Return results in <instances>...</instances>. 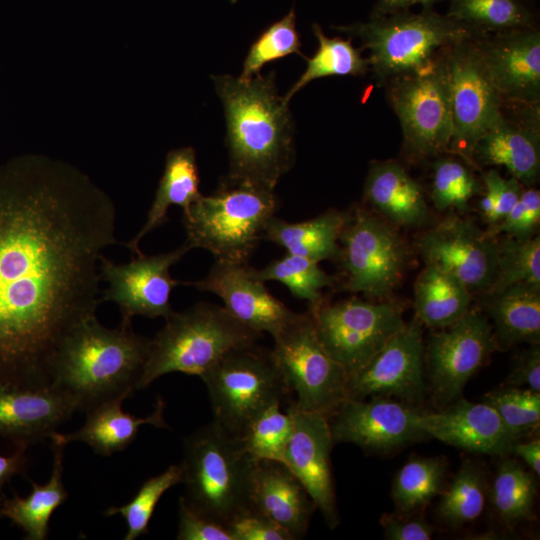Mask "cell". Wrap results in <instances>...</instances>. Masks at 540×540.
Segmentation results:
<instances>
[{
    "label": "cell",
    "instance_id": "obj_35",
    "mask_svg": "<svg viewBox=\"0 0 540 540\" xmlns=\"http://www.w3.org/2000/svg\"><path fill=\"white\" fill-rule=\"evenodd\" d=\"M447 462L440 457H414L394 476L391 498L397 512L416 514L442 493Z\"/></svg>",
    "mask_w": 540,
    "mask_h": 540
},
{
    "label": "cell",
    "instance_id": "obj_16",
    "mask_svg": "<svg viewBox=\"0 0 540 540\" xmlns=\"http://www.w3.org/2000/svg\"><path fill=\"white\" fill-rule=\"evenodd\" d=\"M488 230L459 216H449L423 233L417 248L432 264L462 282L471 293H485L496 275L498 241Z\"/></svg>",
    "mask_w": 540,
    "mask_h": 540
},
{
    "label": "cell",
    "instance_id": "obj_30",
    "mask_svg": "<svg viewBox=\"0 0 540 540\" xmlns=\"http://www.w3.org/2000/svg\"><path fill=\"white\" fill-rule=\"evenodd\" d=\"M347 213L329 210L312 219L289 222L273 216L267 224L263 239L285 249L286 253L320 263L337 261L340 255L339 235Z\"/></svg>",
    "mask_w": 540,
    "mask_h": 540
},
{
    "label": "cell",
    "instance_id": "obj_46",
    "mask_svg": "<svg viewBox=\"0 0 540 540\" xmlns=\"http://www.w3.org/2000/svg\"><path fill=\"white\" fill-rule=\"evenodd\" d=\"M540 224V192L534 188L524 189L519 200L496 226L489 228L493 235L504 233L520 241L536 236Z\"/></svg>",
    "mask_w": 540,
    "mask_h": 540
},
{
    "label": "cell",
    "instance_id": "obj_20",
    "mask_svg": "<svg viewBox=\"0 0 540 540\" xmlns=\"http://www.w3.org/2000/svg\"><path fill=\"white\" fill-rule=\"evenodd\" d=\"M182 284L219 296L235 319L273 339L299 315L274 297L265 282L251 274L247 264L215 260L204 278Z\"/></svg>",
    "mask_w": 540,
    "mask_h": 540
},
{
    "label": "cell",
    "instance_id": "obj_27",
    "mask_svg": "<svg viewBox=\"0 0 540 540\" xmlns=\"http://www.w3.org/2000/svg\"><path fill=\"white\" fill-rule=\"evenodd\" d=\"M123 399L105 402L86 413L84 425L71 433L54 432L52 442L67 445L80 441L88 444L97 454L110 456L126 449L136 438L142 425L168 428L164 420L165 402L158 397L154 411L146 417L126 413L121 406Z\"/></svg>",
    "mask_w": 540,
    "mask_h": 540
},
{
    "label": "cell",
    "instance_id": "obj_54",
    "mask_svg": "<svg viewBox=\"0 0 540 540\" xmlns=\"http://www.w3.org/2000/svg\"><path fill=\"white\" fill-rule=\"evenodd\" d=\"M1 502H2V498H0V505H1Z\"/></svg>",
    "mask_w": 540,
    "mask_h": 540
},
{
    "label": "cell",
    "instance_id": "obj_52",
    "mask_svg": "<svg viewBox=\"0 0 540 540\" xmlns=\"http://www.w3.org/2000/svg\"><path fill=\"white\" fill-rule=\"evenodd\" d=\"M438 1L441 0H378L372 11V17H383L405 12L415 5H422L427 9Z\"/></svg>",
    "mask_w": 540,
    "mask_h": 540
},
{
    "label": "cell",
    "instance_id": "obj_22",
    "mask_svg": "<svg viewBox=\"0 0 540 540\" xmlns=\"http://www.w3.org/2000/svg\"><path fill=\"white\" fill-rule=\"evenodd\" d=\"M418 423L428 437L473 453L508 456L516 442L484 402L459 398L440 411H422Z\"/></svg>",
    "mask_w": 540,
    "mask_h": 540
},
{
    "label": "cell",
    "instance_id": "obj_10",
    "mask_svg": "<svg viewBox=\"0 0 540 540\" xmlns=\"http://www.w3.org/2000/svg\"><path fill=\"white\" fill-rule=\"evenodd\" d=\"M341 288L371 299L389 296L403 277L409 252L394 226L364 208L347 213L339 235Z\"/></svg>",
    "mask_w": 540,
    "mask_h": 540
},
{
    "label": "cell",
    "instance_id": "obj_7",
    "mask_svg": "<svg viewBox=\"0 0 540 540\" xmlns=\"http://www.w3.org/2000/svg\"><path fill=\"white\" fill-rule=\"evenodd\" d=\"M360 39L370 53L369 69L380 84L416 72L451 45L483 35L469 26L431 11L371 17L366 22L335 27Z\"/></svg>",
    "mask_w": 540,
    "mask_h": 540
},
{
    "label": "cell",
    "instance_id": "obj_29",
    "mask_svg": "<svg viewBox=\"0 0 540 540\" xmlns=\"http://www.w3.org/2000/svg\"><path fill=\"white\" fill-rule=\"evenodd\" d=\"M199 184L195 150L192 147L171 150L166 156L163 175L148 211L147 219L138 233L126 244V247L133 254H141L139 248L141 240L169 220L168 210L171 206H179L185 212L192 203L202 196Z\"/></svg>",
    "mask_w": 540,
    "mask_h": 540
},
{
    "label": "cell",
    "instance_id": "obj_44",
    "mask_svg": "<svg viewBox=\"0 0 540 540\" xmlns=\"http://www.w3.org/2000/svg\"><path fill=\"white\" fill-rule=\"evenodd\" d=\"M301 42L296 29V15L290 10L283 18L270 25L252 43L244 60L241 80L259 75L263 66L290 54H299Z\"/></svg>",
    "mask_w": 540,
    "mask_h": 540
},
{
    "label": "cell",
    "instance_id": "obj_14",
    "mask_svg": "<svg viewBox=\"0 0 540 540\" xmlns=\"http://www.w3.org/2000/svg\"><path fill=\"white\" fill-rule=\"evenodd\" d=\"M497 350L492 325L478 309H471L452 325L430 335L424 356L429 390L445 407L461 398L472 376Z\"/></svg>",
    "mask_w": 540,
    "mask_h": 540
},
{
    "label": "cell",
    "instance_id": "obj_53",
    "mask_svg": "<svg viewBox=\"0 0 540 540\" xmlns=\"http://www.w3.org/2000/svg\"><path fill=\"white\" fill-rule=\"evenodd\" d=\"M511 453L520 457L535 475H540V440L538 438L526 442L516 441Z\"/></svg>",
    "mask_w": 540,
    "mask_h": 540
},
{
    "label": "cell",
    "instance_id": "obj_2",
    "mask_svg": "<svg viewBox=\"0 0 540 540\" xmlns=\"http://www.w3.org/2000/svg\"><path fill=\"white\" fill-rule=\"evenodd\" d=\"M224 107L229 172L224 177L275 191L295 161L294 125L274 72L241 80L212 77Z\"/></svg>",
    "mask_w": 540,
    "mask_h": 540
},
{
    "label": "cell",
    "instance_id": "obj_38",
    "mask_svg": "<svg viewBox=\"0 0 540 540\" xmlns=\"http://www.w3.org/2000/svg\"><path fill=\"white\" fill-rule=\"evenodd\" d=\"M446 15L481 34L527 28L531 24L530 14L517 0H450Z\"/></svg>",
    "mask_w": 540,
    "mask_h": 540
},
{
    "label": "cell",
    "instance_id": "obj_36",
    "mask_svg": "<svg viewBox=\"0 0 540 540\" xmlns=\"http://www.w3.org/2000/svg\"><path fill=\"white\" fill-rule=\"evenodd\" d=\"M313 32L318 48L311 58H307L305 71L282 97L287 104L299 90L313 80L329 76H360L369 71L368 59L353 46L350 37L329 38L317 24L313 25Z\"/></svg>",
    "mask_w": 540,
    "mask_h": 540
},
{
    "label": "cell",
    "instance_id": "obj_50",
    "mask_svg": "<svg viewBox=\"0 0 540 540\" xmlns=\"http://www.w3.org/2000/svg\"><path fill=\"white\" fill-rule=\"evenodd\" d=\"M506 382L509 386L540 392V343L518 354Z\"/></svg>",
    "mask_w": 540,
    "mask_h": 540
},
{
    "label": "cell",
    "instance_id": "obj_4",
    "mask_svg": "<svg viewBox=\"0 0 540 540\" xmlns=\"http://www.w3.org/2000/svg\"><path fill=\"white\" fill-rule=\"evenodd\" d=\"M182 481L186 504L197 514L227 528L251 510L256 460L240 440L211 422L184 438Z\"/></svg>",
    "mask_w": 540,
    "mask_h": 540
},
{
    "label": "cell",
    "instance_id": "obj_47",
    "mask_svg": "<svg viewBox=\"0 0 540 540\" xmlns=\"http://www.w3.org/2000/svg\"><path fill=\"white\" fill-rule=\"evenodd\" d=\"M227 530L232 540H293L281 526L254 509L236 517Z\"/></svg>",
    "mask_w": 540,
    "mask_h": 540
},
{
    "label": "cell",
    "instance_id": "obj_43",
    "mask_svg": "<svg viewBox=\"0 0 540 540\" xmlns=\"http://www.w3.org/2000/svg\"><path fill=\"white\" fill-rule=\"evenodd\" d=\"M181 481V465H171L161 474L146 480L130 502L119 507H110L105 514L121 515L127 525L124 540H135L149 533V522L160 498Z\"/></svg>",
    "mask_w": 540,
    "mask_h": 540
},
{
    "label": "cell",
    "instance_id": "obj_40",
    "mask_svg": "<svg viewBox=\"0 0 540 540\" xmlns=\"http://www.w3.org/2000/svg\"><path fill=\"white\" fill-rule=\"evenodd\" d=\"M527 284L540 287V238L520 241L507 237L498 241L496 275L486 292Z\"/></svg>",
    "mask_w": 540,
    "mask_h": 540
},
{
    "label": "cell",
    "instance_id": "obj_12",
    "mask_svg": "<svg viewBox=\"0 0 540 540\" xmlns=\"http://www.w3.org/2000/svg\"><path fill=\"white\" fill-rule=\"evenodd\" d=\"M317 335L349 378L361 371L405 325L401 310L388 302L357 297L309 307Z\"/></svg>",
    "mask_w": 540,
    "mask_h": 540
},
{
    "label": "cell",
    "instance_id": "obj_48",
    "mask_svg": "<svg viewBox=\"0 0 540 540\" xmlns=\"http://www.w3.org/2000/svg\"><path fill=\"white\" fill-rule=\"evenodd\" d=\"M178 540H232L227 528L194 512L179 498Z\"/></svg>",
    "mask_w": 540,
    "mask_h": 540
},
{
    "label": "cell",
    "instance_id": "obj_26",
    "mask_svg": "<svg viewBox=\"0 0 540 540\" xmlns=\"http://www.w3.org/2000/svg\"><path fill=\"white\" fill-rule=\"evenodd\" d=\"M364 200L387 222L399 227H419L429 219L420 185L396 161L371 164L364 184Z\"/></svg>",
    "mask_w": 540,
    "mask_h": 540
},
{
    "label": "cell",
    "instance_id": "obj_13",
    "mask_svg": "<svg viewBox=\"0 0 540 540\" xmlns=\"http://www.w3.org/2000/svg\"><path fill=\"white\" fill-rule=\"evenodd\" d=\"M479 36L446 49L453 134L448 152L470 163L474 145L503 115L500 95L484 62Z\"/></svg>",
    "mask_w": 540,
    "mask_h": 540
},
{
    "label": "cell",
    "instance_id": "obj_5",
    "mask_svg": "<svg viewBox=\"0 0 540 540\" xmlns=\"http://www.w3.org/2000/svg\"><path fill=\"white\" fill-rule=\"evenodd\" d=\"M278 208L275 191L223 177L212 194L183 212L185 242L216 261L247 264Z\"/></svg>",
    "mask_w": 540,
    "mask_h": 540
},
{
    "label": "cell",
    "instance_id": "obj_24",
    "mask_svg": "<svg viewBox=\"0 0 540 540\" xmlns=\"http://www.w3.org/2000/svg\"><path fill=\"white\" fill-rule=\"evenodd\" d=\"M77 411L64 391L49 386L30 390L0 387V436L15 447L49 438Z\"/></svg>",
    "mask_w": 540,
    "mask_h": 540
},
{
    "label": "cell",
    "instance_id": "obj_21",
    "mask_svg": "<svg viewBox=\"0 0 540 540\" xmlns=\"http://www.w3.org/2000/svg\"><path fill=\"white\" fill-rule=\"evenodd\" d=\"M484 62L503 101L540 102V33L527 27L479 37Z\"/></svg>",
    "mask_w": 540,
    "mask_h": 540
},
{
    "label": "cell",
    "instance_id": "obj_1",
    "mask_svg": "<svg viewBox=\"0 0 540 540\" xmlns=\"http://www.w3.org/2000/svg\"><path fill=\"white\" fill-rule=\"evenodd\" d=\"M116 207L77 167L39 154L0 165V387L52 386L69 336L96 317Z\"/></svg>",
    "mask_w": 540,
    "mask_h": 540
},
{
    "label": "cell",
    "instance_id": "obj_34",
    "mask_svg": "<svg viewBox=\"0 0 540 540\" xmlns=\"http://www.w3.org/2000/svg\"><path fill=\"white\" fill-rule=\"evenodd\" d=\"M441 494L436 508L441 523L457 528L475 521L484 510L488 494L484 467L478 461L465 460Z\"/></svg>",
    "mask_w": 540,
    "mask_h": 540
},
{
    "label": "cell",
    "instance_id": "obj_11",
    "mask_svg": "<svg viewBox=\"0 0 540 540\" xmlns=\"http://www.w3.org/2000/svg\"><path fill=\"white\" fill-rule=\"evenodd\" d=\"M271 349L295 405L328 419L347 399L348 376L322 345L310 313H299Z\"/></svg>",
    "mask_w": 540,
    "mask_h": 540
},
{
    "label": "cell",
    "instance_id": "obj_6",
    "mask_svg": "<svg viewBox=\"0 0 540 540\" xmlns=\"http://www.w3.org/2000/svg\"><path fill=\"white\" fill-rule=\"evenodd\" d=\"M165 320L150 340L137 390L172 372L201 377L229 350L263 336L235 319L224 306L208 302L173 311Z\"/></svg>",
    "mask_w": 540,
    "mask_h": 540
},
{
    "label": "cell",
    "instance_id": "obj_31",
    "mask_svg": "<svg viewBox=\"0 0 540 540\" xmlns=\"http://www.w3.org/2000/svg\"><path fill=\"white\" fill-rule=\"evenodd\" d=\"M65 445L52 442L53 468L49 481L39 485L33 481L31 493L22 498L14 495L2 499L0 517L10 519L26 534L28 540H44L53 512L68 498L63 484V458Z\"/></svg>",
    "mask_w": 540,
    "mask_h": 540
},
{
    "label": "cell",
    "instance_id": "obj_32",
    "mask_svg": "<svg viewBox=\"0 0 540 540\" xmlns=\"http://www.w3.org/2000/svg\"><path fill=\"white\" fill-rule=\"evenodd\" d=\"M471 291L458 279L432 264H425L414 287L416 318L429 327L446 328L469 310Z\"/></svg>",
    "mask_w": 540,
    "mask_h": 540
},
{
    "label": "cell",
    "instance_id": "obj_19",
    "mask_svg": "<svg viewBox=\"0 0 540 540\" xmlns=\"http://www.w3.org/2000/svg\"><path fill=\"white\" fill-rule=\"evenodd\" d=\"M286 411L293 421L284 464L294 473L322 514L327 526L340 522L331 467L333 441L329 419L317 412L304 411L289 401Z\"/></svg>",
    "mask_w": 540,
    "mask_h": 540
},
{
    "label": "cell",
    "instance_id": "obj_51",
    "mask_svg": "<svg viewBox=\"0 0 540 540\" xmlns=\"http://www.w3.org/2000/svg\"><path fill=\"white\" fill-rule=\"evenodd\" d=\"M26 446H17L8 455L0 454V490L13 476L23 474L27 468Z\"/></svg>",
    "mask_w": 540,
    "mask_h": 540
},
{
    "label": "cell",
    "instance_id": "obj_37",
    "mask_svg": "<svg viewBox=\"0 0 540 540\" xmlns=\"http://www.w3.org/2000/svg\"><path fill=\"white\" fill-rule=\"evenodd\" d=\"M251 274L260 281H278L292 296L306 300L309 307L324 300L322 291L335 285V277L327 274L319 263L308 258L286 253L260 269L250 267Z\"/></svg>",
    "mask_w": 540,
    "mask_h": 540
},
{
    "label": "cell",
    "instance_id": "obj_39",
    "mask_svg": "<svg viewBox=\"0 0 540 540\" xmlns=\"http://www.w3.org/2000/svg\"><path fill=\"white\" fill-rule=\"evenodd\" d=\"M275 404L254 417L238 439L249 455L258 460L284 463L286 449L293 428L291 415Z\"/></svg>",
    "mask_w": 540,
    "mask_h": 540
},
{
    "label": "cell",
    "instance_id": "obj_49",
    "mask_svg": "<svg viewBox=\"0 0 540 540\" xmlns=\"http://www.w3.org/2000/svg\"><path fill=\"white\" fill-rule=\"evenodd\" d=\"M380 523L384 537L389 540H430L433 527L416 514H383Z\"/></svg>",
    "mask_w": 540,
    "mask_h": 540
},
{
    "label": "cell",
    "instance_id": "obj_25",
    "mask_svg": "<svg viewBox=\"0 0 540 540\" xmlns=\"http://www.w3.org/2000/svg\"><path fill=\"white\" fill-rule=\"evenodd\" d=\"M250 498L252 509L281 526L293 540L305 536L316 509L299 479L279 461H256Z\"/></svg>",
    "mask_w": 540,
    "mask_h": 540
},
{
    "label": "cell",
    "instance_id": "obj_17",
    "mask_svg": "<svg viewBox=\"0 0 540 540\" xmlns=\"http://www.w3.org/2000/svg\"><path fill=\"white\" fill-rule=\"evenodd\" d=\"M422 325L416 317L405 323L361 371L349 378L347 399L392 397L417 408L428 389Z\"/></svg>",
    "mask_w": 540,
    "mask_h": 540
},
{
    "label": "cell",
    "instance_id": "obj_8",
    "mask_svg": "<svg viewBox=\"0 0 540 540\" xmlns=\"http://www.w3.org/2000/svg\"><path fill=\"white\" fill-rule=\"evenodd\" d=\"M200 378L213 422L237 438L254 417L291 394L272 350L257 342L229 350Z\"/></svg>",
    "mask_w": 540,
    "mask_h": 540
},
{
    "label": "cell",
    "instance_id": "obj_9",
    "mask_svg": "<svg viewBox=\"0 0 540 540\" xmlns=\"http://www.w3.org/2000/svg\"><path fill=\"white\" fill-rule=\"evenodd\" d=\"M446 49L426 67L390 80L388 100L407 151L417 158L448 152L453 134Z\"/></svg>",
    "mask_w": 540,
    "mask_h": 540
},
{
    "label": "cell",
    "instance_id": "obj_3",
    "mask_svg": "<svg viewBox=\"0 0 540 540\" xmlns=\"http://www.w3.org/2000/svg\"><path fill=\"white\" fill-rule=\"evenodd\" d=\"M149 345L150 340L135 333L131 324L109 329L94 317L63 344L52 385L85 413L105 402L125 400L137 390Z\"/></svg>",
    "mask_w": 540,
    "mask_h": 540
},
{
    "label": "cell",
    "instance_id": "obj_45",
    "mask_svg": "<svg viewBox=\"0 0 540 540\" xmlns=\"http://www.w3.org/2000/svg\"><path fill=\"white\" fill-rule=\"evenodd\" d=\"M483 197L480 200V213L492 228L499 224L519 200L524 186L515 178H503L495 169L482 174Z\"/></svg>",
    "mask_w": 540,
    "mask_h": 540
},
{
    "label": "cell",
    "instance_id": "obj_33",
    "mask_svg": "<svg viewBox=\"0 0 540 540\" xmlns=\"http://www.w3.org/2000/svg\"><path fill=\"white\" fill-rule=\"evenodd\" d=\"M536 492L535 474L518 461L504 456L498 463L489 491L497 518L507 526L532 520Z\"/></svg>",
    "mask_w": 540,
    "mask_h": 540
},
{
    "label": "cell",
    "instance_id": "obj_41",
    "mask_svg": "<svg viewBox=\"0 0 540 540\" xmlns=\"http://www.w3.org/2000/svg\"><path fill=\"white\" fill-rule=\"evenodd\" d=\"M483 402L495 410L516 441L539 430L540 392L508 385L487 392Z\"/></svg>",
    "mask_w": 540,
    "mask_h": 540
},
{
    "label": "cell",
    "instance_id": "obj_15",
    "mask_svg": "<svg viewBox=\"0 0 540 540\" xmlns=\"http://www.w3.org/2000/svg\"><path fill=\"white\" fill-rule=\"evenodd\" d=\"M191 249L184 242L169 252L149 256L141 253L122 265H117L102 255L99 271L101 279L108 283V287L103 291L100 302L116 303L123 324H132V318L137 315L166 319L173 312L171 292L182 284L172 278L170 268Z\"/></svg>",
    "mask_w": 540,
    "mask_h": 540
},
{
    "label": "cell",
    "instance_id": "obj_23",
    "mask_svg": "<svg viewBox=\"0 0 540 540\" xmlns=\"http://www.w3.org/2000/svg\"><path fill=\"white\" fill-rule=\"evenodd\" d=\"M519 121L502 117L473 147L470 163L504 166L524 187L534 186L540 174L539 104L525 106Z\"/></svg>",
    "mask_w": 540,
    "mask_h": 540
},
{
    "label": "cell",
    "instance_id": "obj_18",
    "mask_svg": "<svg viewBox=\"0 0 540 540\" xmlns=\"http://www.w3.org/2000/svg\"><path fill=\"white\" fill-rule=\"evenodd\" d=\"M421 412L386 397L346 399L330 416L329 424L334 443L386 453L428 437L418 423Z\"/></svg>",
    "mask_w": 540,
    "mask_h": 540
},
{
    "label": "cell",
    "instance_id": "obj_28",
    "mask_svg": "<svg viewBox=\"0 0 540 540\" xmlns=\"http://www.w3.org/2000/svg\"><path fill=\"white\" fill-rule=\"evenodd\" d=\"M482 304L492 321L497 350L540 343V287L518 284L485 292Z\"/></svg>",
    "mask_w": 540,
    "mask_h": 540
},
{
    "label": "cell",
    "instance_id": "obj_42",
    "mask_svg": "<svg viewBox=\"0 0 540 540\" xmlns=\"http://www.w3.org/2000/svg\"><path fill=\"white\" fill-rule=\"evenodd\" d=\"M483 193V184L470 168L452 157H441L433 163L431 198L439 211L464 212L469 201Z\"/></svg>",
    "mask_w": 540,
    "mask_h": 540
}]
</instances>
